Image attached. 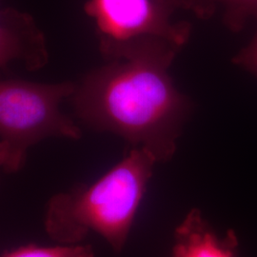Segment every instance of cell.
<instances>
[{
	"mask_svg": "<svg viewBox=\"0 0 257 257\" xmlns=\"http://www.w3.org/2000/svg\"><path fill=\"white\" fill-rule=\"evenodd\" d=\"M175 57L112 60L94 69L69 98L75 114L88 128L146 150L157 163L171 160L193 110L169 74Z\"/></svg>",
	"mask_w": 257,
	"mask_h": 257,
	"instance_id": "1",
	"label": "cell"
},
{
	"mask_svg": "<svg viewBox=\"0 0 257 257\" xmlns=\"http://www.w3.org/2000/svg\"><path fill=\"white\" fill-rule=\"evenodd\" d=\"M157 161L144 149L128 147L119 161L92 183L55 193L47 202L43 225L57 244H80L95 232L112 251L128 242Z\"/></svg>",
	"mask_w": 257,
	"mask_h": 257,
	"instance_id": "2",
	"label": "cell"
},
{
	"mask_svg": "<svg viewBox=\"0 0 257 257\" xmlns=\"http://www.w3.org/2000/svg\"><path fill=\"white\" fill-rule=\"evenodd\" d=\"M180 0H88L98 49L107 61L176 56L191 36L188 22H174Z\"/></svg>",
	"mask_w": 257,
	"mask_h": 257,
	"instance_id": "3",
	"label": "cell"
},
{
	"mask_svg": "<svg viewBox=\"0 0 257 257\" xmlns=\"http://www.w3.org/2000/svg\"><path fill=\"white\" fill-rule=\"evenodd\" d=\"M238 247L234 230L221 235L202 211L193 208L175 229L171 257H237Z\"/></svg>",
	"mask_w": 257,
	"mask_h": 257,
	"instance_id": "6",
	"label": "cell"
},
{
	"mask_svg": "<svg viewBox=\"0 0 257 257\" xmlns=\"http://www.w3.org/2000/svg\"><path fill=\"white\" fill-rule=\"evenodd\" d=\"M232 61L234 64L257 76V31L253 39L233 57Z\"/></svg>",
	"mask_w": 257,
	"mask_h": 257,
	"instance_id": "9",
	"label": "cell"
},
{
	"mask_svg": "<svg viewBox=\"0 0 257 257\" xmlns=\"http://www.w3.org/2000/svg\"><path fill=\"white\" fill-rule=\"evenodd\" d=\"M181 9L191 11L199 19L211 18L222 12L223 22L232 32H239L248 20L256 18L257 0H180Z\"/></svg>",
	"mask_w": 257,
	"mask_h": 257,
	"instance_id": "7",
	"label": "cell"
},
{
	"mask_svg": "<svg viewBox=\"0 0 257 257\" xmlns=\"http://www.w3.org/2000/svg\"><path fill=\"white\" fill-rule=\"evenodd\" d=\"M75 83H37L20 78L0 82V167L5 174L20 172L28 152L42 140L61 138L78 140L80 127L60 110Z\"/></svg>",
	"mask_w": 257,
	"mask_h": 257,
	"instance_id": "4",
	"label": "cell"
},
{
	"mask_svg": "<svg viewBox=\"0 0 257 257\" xmlns=\"http://www.w3.org/2000/svg\"><path fill=\"white\" fill-rule=\"evenodd\" d=\"M50 59L46 38L35 19L14 8L0 13V67L5 71L19 60L30 72L45 67Z\"/></svg>",
	"mask_w": 257,
	"mask_h": 257,
	"instance_id": "5",
	"label": "cell"
},
{
	"mask_svg": "<svg viewBox=\"0 0 257 257\" xmlns=\"http://www.w3.org/2000/svg\"><path fill=\"white\" fill-rule=\"evenodd\" d=\"M1 257H95L91 245L57 244L55 246H37L28 244L3 252Z\"/></svg>",
	"mask_w": 257,
	"mask_h": 257,
	"instance_id": "8",
	"label": "cell"
}]
</instances>
